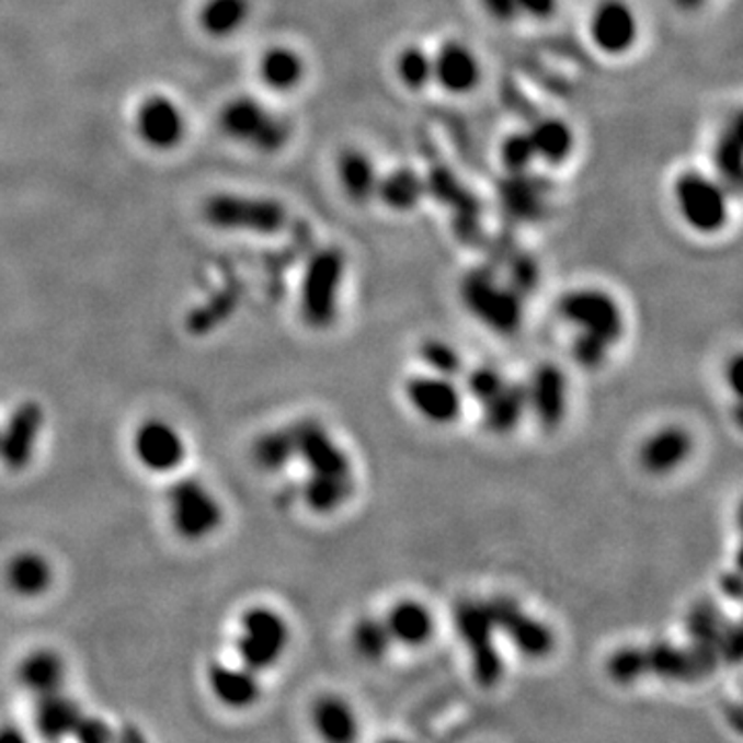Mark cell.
<instances>
[{
	"instance_id": "6da1fadb",
	"label": "cell",
	"mask_w": 743,
	"mask_h": 743,
	"mask_svg": "<svg viewBox=\"0 0 743 743\" xmlns=\"http://www.w3.org/2000/svg\"><path fill=\"white\" fill-rule=\"evenodd\" d=\"M465 310L495 335H514L525 320V298L508 284H502L490 266L465 273L459 284Z\"/></svg>"
},
{
	"instance_id": "7a4b0ae2",
	"label": "cell",
	"mask_w": 743,
	"mask_h": 743,
	"mask_svg": "<svg viewBox=\"0 0 743 743\" xmlns=\"http://www.w3.org/2000/svg\"><path fill=\"white\" fill-rule=\"evenodd\" d=\"M672 201L682 224L700 236L723 231L731 217V193L717 176L682 170L672 184Z\"/></svg>"
},
{
	"instance_id": "3957f363",
	"label": "cell",
	"mask_w": 743,
	"mask_h": 743,
	"mask_svg": "<svg viewBox=\"0 0 743 743\" xmlns=\"http://www.w3.org/2000/svg\"><path fill=\"white\" fill-rule=\"evenodd\" d=\"M345 268V252L339 247L320 248L308 261L301 277L300 315L310 329L324 331L335 322Z\"/></svg>"
},
{
	"instance_id": "277c9868",
	"label": "cell",
	"mask_w": 743,
	"mask_h": 743,
	"mask_svg": "<svg viewBox=\"0 0 743 743\" xmlns=\"http://www.w3.org/2000/svg\"><path fill=\"white\" fill-rule=\"evenodd\" d=\"M455 630L471 659V672L481 688H494L504 675V661L495 644L494 618L488 602L460 599L455 605Z\"/></svg>"
},
{
	"instance_id": "5b68a950",
	"label": "cell",
	"mask_w": 743,
	"mask_h": 743,
	"mask_svg": "<svg viewBox=\"0 0 743 743\" xmlns=\"http://www.w3.org/2000/svg\"><path fill=\"white\" fill-rule=\"evenodd\" d=\"M224 133L250 149L273 156L292 141V124L252 98H236L219 114Z\"/></svg>"
},
{
	"instance_id": "8992f818",
	"label": "cell",
	"mask_w": 743,
	"mask_h": 743,
	"mask_svg": "<svg viewBox=\"0 0 743 743\" xmlns=\"http://www.w3.org/2000/svg\"><path fill=\"white\" fill-rule=\"evenodd\" d=\"M558 315L576 329V333L597 336L607 345H618L626 333L624 310L602 287H574L558 300Z\"/></svg>"
},
{
	"instance_id": "52a82bcc",
	"label": "cell",
	"mask_w": 743,
	"mask_h": 743,
	"mask_svg": "<svg viewBox=\"0 0 743 743\" xmlns=\"http://www.w3.org/2000/svg\"><path fill=\"white\" fill-rule=\"evenodd\" d=\"M203 215L217 230L277 233L287 224V212L275 198L266 196L213 195L203 205Z\"/></svg>"
},
{
	"instance_id": "ba28073f",
	"label": "cell",
	"mask_w": 743,
	"mask_h": 743,
	"mask_svg": "<svg viewBox=\"0 0 743 743\" xmlns=\"http://www.w3.org/2000/svg\"><path fill=\"white\" fill-rule=\"evenodd\" d=\"M289 644V626L275 609L256 605L244 611L240 621L238 653L244 667L266 672L279 663Z\"/></svg>"
},
{
	"instance_id": "9c48e42d",
	"label": "cell",
	"mask_w": 743,
	"mask_h": 743,
	"mask_svg": "<svg viewBox=\"0 0 743 743\" xmlns=\"http://www.w3.org/2000/svg\"><path fill=\"white\" fill-rule=\"evenodd\" d=\"M172 525L180 537L188 541L205 539L224 523V506L219 498L196 478H184L170 488L168 494Z\"/></svg>"
},
{
	"instance_id": "30bf717a",
	"label": "cell",
	"mask_w": 743,
	"mask_h": 743,
	"mask_svg": "<svg viewBox=\"0 0 743 743\" xmlns=\"http://www.w3.org/2000/svg\"><path fill=\"white\" fill-rule=\"evenodd\" d=\"M490 614L494 618L495 630L513 642L514 649L527 659H546L556 649V635L529 611L521 607V603L508 595H495L488 599Z\"/></svg>"
},
{
	"instance_id": "8fae6325",
	"label": "cell",
	"mask_w": 743,
	"mask_h": 743,
	"mask_svg": "<svg viewBox=\"0 0 743 743\" xmlns=\"http://www.w3.org/2000/svg\"><path fill=\"white\" fill-rule=\"evenodd\" d=\"M593 46L611 58L632 53L640 39V19L630 0H599L588 15Z\"/></svg>"
},
{
	"instance_id": "7c38bea8",
	"label": "cell",
	"mask_w": 743,
	"mask_h": 743,
	"mask_svg": "<svg viewBox=\"0 0 743 743\" xmlns=\"http://www.w3.org/2000/svg\"><path fill=\"white\" fill-rule=\"evenodd\" d=\"M296 459H301L310 476L319 478H354V467L347 453L331 438L324 425L315 420H301L292 425Z\"/></svg>"
},
{
	"instance_id": "4fadbf2b",
	"label": "cell",
	"mask_w": 743,
	"mask_h": 743,
	"mask_svg": "<svg viewBox=\"0 0 743 743\" xmlns=\"http://www.w3.org/2000/svg\"><path fill=\"white\" fill-rule=\"evenodd\" d=\"M405 397L415 413L430 424H455L462 411V395L455 378L438 374L411 376L405 385Z\"/></svg>"
},
{
	"instance_id": "5bb4252c",
	"label": "cell",
	"mask_w": 743,
	"mask_h": 743,
	"mask_svg": "<svg viewBox=\"0 0 743 743\" xmlns=\"http://www.w3.org/2000/svg\"><path fill=\"white\" fill-rule=\"evenodd\" d=\"M434 83L448 95H469L481 85L483 67L478 53L460 42L444 39L443 44L432 53Z\"/></svg>"
},
{
	"instance_id": "9a60e30c",
	"label": "cell",
	"mask_w": 743,
	"mask_h": 743,
	"mask_svg": "<svg viewBox=\"0 0 743 743\" xmlns=\"http://www.w3.org/2000/svg\"><path fill=\"white\" fill-rule=\"evenodd\" d=\"M527 405L535 422L544 430L553 432L564 424L568 413L567 372L556 364H541L533 370L531 378L525 382Z\"/></svg>"
},
{
	"instance_id": "2e32d148",
	"label": "cell",
	"mask_w": 743,
	"mask_h": 743,
	"mask_svg": "<svg viewBox=\"0 0 743 743\" xmlns=\"http://www.w3.org/2000/svg\"><path fill=\"white\" fill-rule=\"evenodd\" d=\"M44 427V411L34 403H21L0 430V462L11 471H23L36 453Z\"/></svg>"
},
{
	"instance_id": "e0dca14e",
	"label": "cell",
	"mask_w": 743,
	"mask_h": 743,
	"mask_svg": "<svg viewBox=\"0 0 743 743\" xmlns=\"http://www.w3.org/2000/svg\"><path fill=\"white\" fill-rule=\"evenodd\" d=\"M135 455L145 469L153 473H170L182 465L186 446L174 425L153 418L139 425L135 434Z\"/></svg>"
},
{
	"instance_id": "ac0fdd59",
	"label": "cell",
	"mask_w": 743,
	"mask_h": 743,
	"mask_svg": "<svg viewBox=\"0 0 743 743\" xmlns=\"http://www.w3.org/2000/svg\"><path fill=\"white\" fill-rule=\"evenodd\" d=\"M694 453V438L690 432L682 425H663L651 436L644 438V443L638 450L640 467L655 478L670 476L677 471Z\"/></svg>"
},
{
	"instance_id": "d6986e66",
	"label": "cell",
	"mask_w": 743,
	"mask_h": 743,
	"mask_svg": "<svg viewBox=\"0 0 743 743\" xmlns=\"http://www.w3.org/2000/svg\"><path fill=\"white\" fill-rule=\"evenodd\" d=\"M137 130L153 149L168 151L184 139L186 123L180 107L165 95H151L137 112Z\"/></svg>"
},
{
	"instance_id": "ffe728a7",
	"label": "cell",
	"mask_w": 743,
	"mask_h": 743,
	"mask_svg": "<svg viewBox=\"0 0 743 743\" xmlns=\"http://www.w3.org/2000/svg\"><path fill=\"white\" fill-rule=\"evenodd\" d=\"M380 172L370 153L347 147L336 158V182L341 193L354 205H368L376 196Z\"/></svg>"
},
{
	"instance_id": "44dd1931",
	"label": "cell",
	"mask_w": 743,
	"mask_h": 743,
	"mask_svg": "<svg viewBox=\"0 0 743 743\" xmlns=\"http://www.w3.org/2000/svg\"><path fill=\"white\" fill-rule=\"evenodd\" d=\"M427 195V180L411 165H397L380 174L374 201L382 203L389 212L409 213L420 207Z\"/></svg>"
},
{
	"instance_id": "7402d4cb",
	"label": "cell",
	"mask_w": 743,
	"mask_h": 743,
	"mask_svg": "<svg viewBox=\"0 0 743 743\" xmlns=\"http://www.w3.org/2000/svg\"><path fill=\"white\" fill-rule=\"evenodd\" d=\"M392 642L403 647H424L436 632V619L432 609L418 599H401L395 603L385 619Z\"/></svg>"
},
{
	"instance_id": "603a6c76",
	"label": "cell",
	"mask_w": 743,
	"mask_h": 743,
	"mask_svg": "<svg viewBox=\"0 0 743 743\" xmlns=\"http://www.w3.org/2000/svg\"><path fill=\"white\" fill-rule=\"evenodd\" d=\"M531 137L535 158L548 165H564L576 149L574 128L560 116H541L527 128Z\"/></svg>"
},
{
	"instance_id": "cb8c5ba5",
	"label": "cell",
	"mask_w": 743,
	"mask_h": 743,
	"mask_svg": "<svg viewBox=\"0 0 743 743\" xmlns=\"http://www.w3.org/2000/svg\"><path fill=\"white\" fill-rule=\"evenodd\" d=\"M207 679L213 696L226 707L248 708L261 698V682L248 667L212 665Z\"/></svg>"
},
{
	"instance_id": "d4e9b609",
	"label": "cell",
	"mask_w": 743,
	"mask_h": 743,
	"mask_svg": "<svg viewBox=\"0 0 743 743\" xmlns=\"http://www.w3.org/2000/svg\"><path fill=\"white\" fill-rule=\"evenodd\" d=\"M481 408H483V425L492 434L495 436L513 434L518 424L523 422V418L529 413L525 385L506 380V385Z\"/></svg>"
},
{
	"instance_id": "484cf974",
	"label": "cell",
	"mask_w": 743,
	"mask_h": 743,
	"mask_svg": "<svg viewBox=\"0 0 743 743\" xmlns=\"http://www.w3.org/2000/svg\"><path fill=\"white\" fill-rule=\"evenodd\" d=\"M67 675V665L62 656L53 649H37L30 655L23 656L19 663L18 679L23 690L44 696L50 691L60 690Z\"/></svg>"
},
{
	"instance_id": "4316f807",
	"label": "cell",
	"mask_w": 743,
	"mask_h": 743,
	"mask_svg": "<svg viewBox=\"0 0 743 743\" xmlns=\"http://www.w3.org/2000/svg\"><path fill=\"white\" fill-rule=\"evenodd\" d=\"M83 710L72 700L71 696L60 690L37 696L34 721L42 738L46 740H62L72 735L75 727L81 721Z\"/></svg>"
},
{
	"instance_id": "83f0119b",
	"label": "cell",
	"mask_w": 743,
	"mask_h": 743,
	"mask_svg": "<svg viewBox=\"0 0 743 743\" xmlns=\"http://www.w3.org/2000/svg\"><path fill=\"white\" fill-rule=\"evenodd\" d=\"M712 161L715 176L725 184L731 195H738L742 188L743 163V128L740 114H735L721 128L712 149Z\"/></svg>"
},
{
	"instance_id": "f1b7e54d",
	"label": "cell",
	"mask_w": 743,
	"mask_h": 743,
	"mask_svg": "<svg viewBox=\"0 0 743 743\" xmlns=\"http://www.w3.org/2000/svg\"><path fill=\"white\" fill-rule=\"evenodd\" d=\"M312 725L324 742L350 743L359 735L354 708L339 696H320L312 707Z\"/></svg>"
},
{
	"instance_id": "f546056e",
	"label": "cell",
	"mask_w": 743,
	"mask_h": 743,
	"mask_svg": "<svg viewBox=\"0 0 743 743\" xmlns=\"http://www.w3.org/2000/svg\"><path fill=\"white\" fill-rule=\"evenodd\" d=\"M259 75L263 85L277 93H289L298 89L306 77V62L300 53L289 46L268 48L259 62Z\"/></svg>"
},
{
	"instance_id": "4dcf8cb0",
	"label": "cell",
	"mask_w": 743,
	"mask_h": 743,
	"mask_svg": "<svg viewBox=\"0 0 743 743\" xmlns=\"http://www.w3.org/2000/svg\"><path fill=\"white\" fill-rule=\"evenodd\" d=\"M7 583L21 597H37L53 584V567L42 553L23 551L7 568Z\"/></svg>"
},
{
	"instance_id": "1f68e13d",
	"label": "cell",
	"mask_w": 743,
	"mask_h": 743,
	"mask_svg": "<svg viewBox=\"0 0 743 743\" xmlns=\"http://www.w3.org/2000/svg\"><path fill=\"white\" fill-rule=\"evenodd\" d=\"M354 490V478L308 476L301 488V498L310 511L317 514H331L352 498Z\"/></svg>"
},
{
	"instance_id": "d6a6232c",
	"label": "cell",
	"mask_w": 743,
	"mask_h": 743,
	"mask_svg": "<svg viewBox=\"0 0 743 743\" xmlns=\"http://www.w3.org/2000/svg\"><path fill=\"white\" fill-rule=\"evenodd\" d=\"M250 15V0H207L201 11V25L213 37L236 34Z\"/></svg>"
},
{
	"instance_id": "836d02e7",
	"label": "cell",
	"mask_w": 743,
	"mask_h": 743,
	"mask_svg": "<svg viewBox=\"0 0 743 743\" xmlns=\"http://www.w3.org/2000/svg\"><path fill=\"white\" fill-rule=\"evenodd\" d=\"M395 75L399 83L408 91L420 93L434 83L432 53H427L418 44H409L401 48L395 58Z\"/></svg>"
},
{
	"instance_id": "e575fe53",
	"label": "cell",
	"mask_w": 743,
	"mask_h": 743,
	"mask_svg": "<svg viewBox=\"0 0 743 743\" xmlns=\"http://www.w3.org/2000/svg\"><path fill=\"white\" fill-rule=\"evenodd\" d=\"M252 457L254 462L265 469V471H282L292 460L296 459V446H294V436L292 427L284 430H273L265 432L256 438L252 446Z\"/></svg>"
},
{
	"instance_id": "d590c367",
	"label": "cell",
	"mask_w": 743,
	"mask_h": 743,
	"mask_svg": "<svg viewBox=\"0 0 743 743\" xmlns=\"http://www.w3.org/2000/svg\"><path fill=\"white\" fill-rule=\"evenodd\" d=\"M352 644H354L355 653L364 661H370V663L382 661L389 655L390 647H392V637H390L385 619L374 618V616L357 619L352 630Z\"/></svg>"
},
{
	"instance_id": "8d00e7d4",
	"label": "cell",
	"mask_w": 743,
	"mask_h": 743,
	"mask_svg": "<svg viewBox=\"0 0 743 743\" xmlns=\"http://www.w3.org/2000/svg\"><path fill=\"white\" fill-rule=\"evenodd\" d=\"M727 618H723L719 605L715 602H698L686 618V632L690 637V642L698 644H708L717 649L719 637L723 632ZM719 653V651H717Z\"/></svg>"
},
{
	"instance_id": "74e56055",
	"label": "cell",
	"mask_w": 743,
	"mask_h": 743,
	"mask_svg": "<svg viewBox=\"0 0 743 743\" xmlns=\"http://www.w3.org/2000/svg\"><path fill=\"white\" fill-rule=\"evenodd\" d=\"M605 670L609 679L619 686H632L644 679L649 675L644 647H621L614 651L605 663Z\"/></svg>"
},
{
	"instance_id": "f35d334b",
	"label": "cell",
	"mask_w": 743,
	"mask_h": 743,
	"mask_svg": "<svg viewBox=\"0 0 743 743\" xmlns=\"http://www.w3.org/2000/svg\"><path fill=\"white\" fill-rule=\"evenodd\" d=\"M500 161L508 174L531 172L535 158L529 130H513L500 142Z\"/></svg>"
},
{
	"instance_id": "ab89813d",
	"label": "cell",
	"mask_w": 743,
	"mask_h": 743,
	"mask_svg": "<svg viewBox=\"0 0 743 743\" xmlns=\"http://www.w3.org/2000/svg\"><path fill=\"white\" fill-rule=\"evenodd\" d=\"M420 359L432 374L446 376V378H457L462 372V357L459 352L450 343L436 336L425 339L420 345Z\"/></svg>"
},
{
	"instance_id": "60d3db41",
	"label": "cell",
	"mask_w": 743,
	"mask_h": 743,
	"mask_svg": "<svg viewBox=\"0 0 743 743\" xmlns=\"http://www.w3.org/2000/svg\"><path fill=\"white\" fill-rule=\"evenodd\" d=\"M527 174H511L513 176V184H508V188L504 191V198H523L516 201L513 205H508L506 209L513 213L514 217L531 221L535 217H539L541 213V205H544V193L537 188V184L533 180H527Z\"/></svg>"
},
{
	"instance_id": "b9f144b4",
	"label": "cell",
	"mask_w": 743,
	"mask_h": 743,
	"mask_svg": "<svg viewBox=\"0 0 743 743\" xmlns=\"http://www.w3.org/2000/svg\"><path fill=\"white\" fill-rule=\"evenodd\" d=\"M614 347L597 336L576 333L572 341V357L583 370L595 372L605 366Z\"/></svg>"
},
{
	"instance_id": "7bdbcfd3",
	"label": "cell",
	"mask_w": 743,
	"mask_h": 743,
	"mask_svg": "<svg viewBox=\"0 0 743 743\" xmlns=\"http://www.w3.org/2000/svg\"><path fill=\"white\" fill-rule=\"evenodd\" d=\"M465 382H467V392L473 397V401L483 405L506 385V376L495 366H478L467 374Z\"/></svg>"
},
{
	"instance_id": "ee69618b",
	"label": "cell",
	"mask_w": 743,
	"mask_h": 743,
	"mask_svg": "<svg viewBox=\"0 0 743 743\" xmlns=\"http://www.w3.org/2000/svg\"><path fill=\"white\" fill-rule=\"evenodd\" d=\"M236 300L238 298H236L233 292H224L215 300L209 301L205 308L196 310L193 319H191V327L195 329V333H198V331L203 333L205 329H212L213 324H217V322L226 319L231 310H233Z\"/></svg>"
},
{
	"instance_id": "f6af8a7d",
	"label": "cell",
	"mask_w": 743,
	"mask_h": 743,
	"mask_svg": "<svg viewBox=\"0 0 743 743\" xmlns=\"http://www.w3.org/2000/svg\"><path fill=\"white\" fill-rule=\"evenodd\" d=\"M508 285L514 292H518L523 298L529 296L539 285V265L533 261L531 256L523 254L514 259L511 263V275H508Z\"/></svg>"
},
{
	"instance_id": "bcb514c9",
	"label": "cell",
	"mask_w": 743,
	"mask_h": 743,
	"mask_svg": "<svg viewBox=\"0 0 743 743\" xmlns=\"http://www.w3.org/2000/svg\"><path fill=\"white\" fill-rule=\"evenodd\" d=\"M72 738H77L79 742L100 743L112 740L114 733H112V729L102 719L83 715L81 721L77 723L75 731H72Z\"/></svg>"
},
{
	"instance_id": "7dc6e473",
	"label": "cell",
	"mask_w": 743,
	"mask_h": 743,
	"mask_svg": "<svg viewBox=\"0 0 743 743\" xmlns=\"http://www.w3.org/2000/svg\"><path fill=\"white\" fill-rule=\"evenodd\" d=\"M479 7L498 25H513L521 19L516 0H479Z\"/></svg>"
},
{
	"instance_id": "c3c4849f",
	"label": "cell",
	"mask_w": 743,
	"mask_h": 743,
	"mask_svg": "<svg viewBox=\"0 0 743 743\" xmlns=\"http://www.w3.org/2000/svg\"><path fill=\"white\" fill-rule=\"evenodd\" d=\"M518 15L533 21H549L556 18L560 9V0H516Z\"/></svg>"
},
{
	"instance_id": "681fc988",
	"label": "cell",
	"mask_w": 743,
	"mask_h": 743,
	"mask_svg": "<svg viewBox=\"0 0 743 743\" xmlns=\"http://www.w3.org/2000/svg\"><path fill=\"white\" fill-rule=\"evenodd\" d=\"M721 591H723V595L729 597V599L740 602V597H742V576H740L738 570L735 572H725L721 576Z\"/></svg>"
},
{
	"instance_id": "f907efd6",
	"label": "cell",
	"mask_w": 743,
	"mask_h": 743,
	"mask_svg": "<svg viewBox=\"0 0 743 743\" xmlns=\"http://www.w3.org/2000/svg\"><path fill=\"white\" fill-rule=\"evenodd\" d=\"M725 378L727 382H729V387L733 389V392L740 395V378H742V357H740V355H735V357L727 364Z\"/></svg>"
},
{
	"instance_id": "816d5d0a",
	"label": "cell",
	"mask_w": 743,
	"mask_h": 743,
	"mask_svg": "<svg viewBox=\"0 0 743 743\" xmlns=\"http://www.w3.org/2000/svg\"><path fill=\"white\" fill-rule=\"evenodd\" d=\"M673 7H677L684 13H694L698 9H702L708 0H672Z\"/></svg>"
},
{
	"instance_id": "f5cc1de1",
	"label": "cell",
	"mask_w": 743,
	"mask_h": 743,
	"mask_svg": "<svg viewBox=\"0 0 743 743\" xmlns=\"http://www.w3.org/2000/svg\"><path fill=\"white\" fill-rule=\"evenodd\" d=\"M0 742H23V735L15 727H2L0 729Z\"/></svg>"
}]
</instances>
